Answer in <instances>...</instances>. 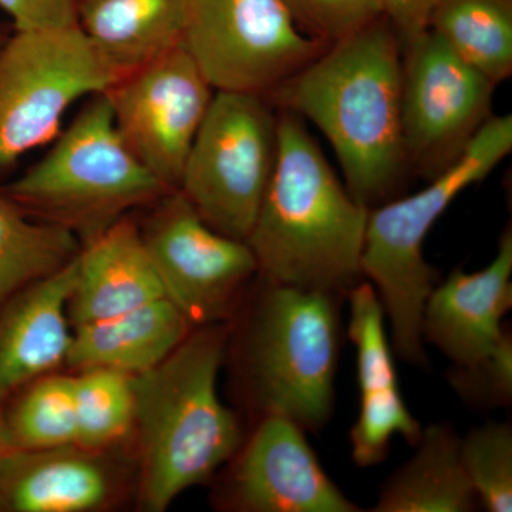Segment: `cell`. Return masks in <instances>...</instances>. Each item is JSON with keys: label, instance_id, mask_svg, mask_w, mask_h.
Instances as JSON below:
<instances>
[{"label": "cell", "instance_id": "obj_3", "mask_svg": "<svg viewBox=\"0 0 512 512\" xmlns=\"http://www.w3.org/2000/svg\"><path fill=\"white\" fill-rule=\"evenodd\" d=\"M227 340L220 323L200 326L160 365L133 376L147 511L163 512L184 491L207 483L242 446L238 416L218 393Z\"/></svg>", "mask_w": 512, "mask_h": 512}, {"label": "cell", "instance_id": "obj_8", "mask_svg": "<svg viewBox=\"0 0 512 512\" xmlns=\"http://www.w3.org/2000/svg\"><path fill=\"white\" fill-rule=\"evenodd\" d=\"M278 160V116L262 94L215 92L177 190L202 220L247 241Z\"/></svg>", "mask_w": 512, "mask_h": 512}, {"label": "cell", "instance_id": "obj_2", "mask_svg": "<svg viewBox=\"0 0 512 512\" xmlns=\"http://www.w3.org/2000/svg\"><path fill=\"white\" fill-rule=\"evenodd\" d=\"M369 208L333 171L305 120L278 114V160L247 238L258 275L278 284L348 295L365 279Z\"/></svg>", "mask_w": 512, "mask_h": 512}, {"label": "cell", "instance_id": "obj_27", "mask_svg": "<svg viewBox=\"0 0 512 512\" xmlns=\"http://www.w3.org/2000/svg\"><path fill=\"white\" fill-rule=\"evenodd\" d=\"M296 25L326 46L335 45L386 18L383 0H285Z\"/></svg>", "mask_w": 512, "mask_h": 512}, {"label": "cell", "instance_id": "obj_25", "mask_svg": "<svg viewBox=\"0 0 512 512\" xmlns=\"http://www.w3.org/2000/svg\"><path fill=\"white\" fill-rule=\"evenodd\" d=\"M74 377L76 444L106 450L134 427L133 376L114 370H83Z\"/></svg>", "mask_w": 512, "mask_h": 512}, {"label": "cell", "instance_id": "obj_23", "mask_svg": "<svg viewBox=\"0 0 512 512\" xmlns=\"http://www.w3.org/2000/svg\"><path fill=\"white\" fill-rule=\"evenodd\" d=\"M82 247L70 229L32 221L0 194V306L26 286L60 271Z\"/></svg>", "mask_w": 512, "mask_h": 512}, {"label": "cell", "instance_id": "obj_6", "mask_svg": "<svg viewBox=\"0 0 512 512\" xmlns=\"http://www.w3.org/2000/svg\"><path fill=\"white\" fill-rule=\"evenodd\" d=\"M49 151L0 194L32 217L97 237L134 208L153 204L168 190L124 143L106 92L89 97Z\"/></svg>", "mask_w": 512, "mask_h": 512}, {"label": "cell", "instance_id": "obj_13", "mask_svg": "<svg viewBox=\"0 0 512 512\" xmlns=\"http://www.w3.org/2000/svg\"><path fill=\"white\" fill-rule=\"evenodd\" d=\"M224 503L244 512H357L333 483L306 440L305 430L281 416L259 419L235 456Z\"/></svg>", "mask_w": 512, "mask_h": 512}, {"label": "cell", "instance_id": "obj_24", "mask_svg": "<svg viewBox=\"0 0 512 512\" xmlns=\"http://www.w3.org/2000/svg\"><path fill=\"white\" fill-rule=\"evenodd\" d=\"M20 390L3 413L12 448L40 450L76 444L73 376L50 373Z\"/></svg>", "mask_w": 512, "mask_h": 512}, {"label": "cell", "instance_id": "obj_21", "mask_svg": "<svg viewBox=\"0 0 512 512\" xmlns=\"http://www.w3.org/2000/svg\"><path fill=\"white\" fill-rule=\"evenodd\" d=\"M460 441L450 424L424 427L413 456L386 478L372 511H477L480 503L461 461Z\"/></svg>", "mask_w": 512, "mask_h": 512}, {"label": "cell", "instance_id": "obj_18", "mask_svg": "<svg viewBox=\"0 0 512 512\" xmlns=\"http://www.w3.org/2000/svg\"><path fill=\"white\" fill-rule=\"evenodd\" d=\"M76 262L67 306L73 328L167 298L141 229L127 217L84 242Z\"/></svg>", "mask_w": 512, "mask_h": 512}, {"label": "cell", "instance_id": "obj_16", "mask_svg": "<svg viewBox=\"0 0 512 512\" xmlns=\"http://www.w3.org/2000/svg\"><path fill=\"white\" fill-rule=\"evenodd\" d=\"M117 467L104 450H18L0 460V512H96L117 500Z\"/></svg>", "mask_w": 512, "mask_h": 512}, {"label": "cell", "instance_id": "obj_1", "mask_svg": "<svg viewBox=\"0 0 512 512\" xmlns=\"http://www.w3.org/2000/svg\"><path fill=\"white\" fill-rule=\"evenodd\" d=\"M328 138L352 197L372 210L409 170L402 136V43L386 18L326 47L269 93Z\"/></svg>", "mask_w": 512, "mask_h": 512}, {"label": "cell", "instance_id": "obj_14", "mask_svg": "<svg viewBox=\"0 0 512 512\" xmlns=\"http://www.w3.org/2000/svg\"><path fill=\"white\" fill-rule=\"evenodd\" d=\"M349 302V339L356 350L360 407L350 430V447L356 466L373 467L390 453L394 436L414 447L420 439L419 421L407 409L394 356L384 326V308L375 286L360 281L346 295Z\"/></svg>", "mask_w": 512, "mask_h": 512}, {"label": "cell", "instance_id": "obj_32", "mask_svg": "<svg viewBox=\"0 0 512 512\" xmlns=\"http://www.w3.org/2000/svg\"><path fill=\"white\" fill-rule=\"evenodd\" d=\"M2 43H3V42H0V46H2Z\"/></svg>", "mask_w": 512, "mask_h": 512}, {"label": "cell", "instance_id": "obj_9", "mask_svg": "<svg viewBox=\"0 0 512 512\" xmlns=\"http://www.w3.org/2000/svg\"><path fill=\"white\" fill-rule=\"evenodd\" d=\"M183 46L215 92L262 96L329 47L299 29L285 0H188Z\"/></svg>", "mask_w": 512, "mask_h": 512}, {"label": "cell", "instance_id": "obj_5", "mask_svg": "<svg viewBox=\"0 0 512 512\" xmlns=\"http://www.w3.org/2000/svg\"><path fill=\"white\" fill-rule=\"evenodd\" d=\"M512 150V116H493L456 163L416 194L372 208L367 221L362 272L375 286L392 326L394 352L409 365L426 367L421 336L427 298L440 272L424 259L430 229L458 195L481 183Z\"/></svg>", "mask_w": 512, "mask_h": 512}, {"label": "cell", "instance_id": "obj_4", "mask_svg": "<svg viewBox=\"0 0 512 512\" xmlns=\"http://www.w3.org/2000/svg\"><path fill=\"white\" fill-rule=\"evenodd\" d=\"M259 279L238 343L248 402L259 419L281 416L305 431L323 429L335 409L346 296Z\"/></svg>", "mask_w": 512, "mask_h": 512}, {"label": "cell", "instance_id": "obj_31", "mask_svg": "<svg viewBox=\"0 0 512 512\" xmlns=\"http://www.w3.org/2000/svg\"><path fill=\"white\" fill-rule=\"evenodd\" d=\"M13 450L12 444H10L8 429H6L5 417L3 412L0 410V460Z\"/></svg>", "mask_w": 512, "mask_h": 512}, {"label": "cell", "instance_id": "obj_11", "mask_svg": "<svg viewBox=\"0 0 512 512\" xmlns=\"http://www.w3.org/2000/svg\"><path fill=\"white\" fill-rule=\"evenodd\" d=\"M106 94L131 153L164 187L177 190L215 94L183 43L124 74Z\"/></svg>", "mask_w": 512, "mask_h": 512}, {"label": "cell", "instance_id": "obj_12", "mask_svg": "<svg viewBox=\"0 0 512 512\" xmlns=\"http://www.w3.org/2000/svg\"><path fill=\"white\" fill-rule=\"evenodd\" d=\"M141 235L165 296L194 328L228 318L239 293L258 275L247 242L211 228L181 191L158 200Z\"/></svg>", "mask_w": 512, "mask_h": 512}, {"label": "cell", "instance_id": "obj_17", "mask_svg": "<svg viewBox=\"0 0 512 512\" xmlns=\"http://www.w3.org/2000/svg\"><path fill=\"white\" fill-rule=\"evenodd\" d=\"M76 258L0 306V402L66 363L73 338L67 306L76 284Z\"/></svg>", "mask_w": 512, "mask_h": 512}, {"label": "cell", "instance_id": "obj_15", "mask_svg": "<svg viewBox=\"0 0 512 512\" xmlns=\"http://www.w3.org/2000/svg\"><path fill=\"white\" fill-rule=\"evenodd\" d=\"M512 308V229L481 271L456 269L434 286L421 319L424 343L436 346L453 365H468L493 352L507 330L501 320Z\"/></svg>", "mask_w": 512, "mask_h": 512}, {"label": "cell", "instance_id": "obj_20", "mask_svg": "<svg viewBox=\"0 0 512 512\" xmlns=\"http://www.w3.org/2000/svg\"><path fill=\"white\" fill-rule=\"evenodd\" d=\"M188 0H79L77 26L119 77L183 43Z\"/></svg>", "mask_w": 512, "mask_h": 512}, {"label": "cell", "instance_id": "obj_19", "mask_svg": "<svg viewBox=\"0 0 512 512\" xmlns=\"http://www.w3.org/2000/svg\"><path fill=\"white\" fill-rule=\"evenodd\" d=\"M194 329L168 298L74 326L66 363L77 372L106 369L138 376L171 355Z\"/></svg>", "mask_w": 512, "mask_h": 512}, {"label": "cell", "instance_id": "obj_22", "mask_svg": "<svg viewBox=\"0 0 512 512\" xmlns=\"http://www.w3.org/2000/svg\"><path fill=\"white\" fill-rule=\"evenodd\" d=\"M429 29L494 84L512 74V0H441Z\"/></svg>", "mask_w": 512, "mask_h": 512}, {"label": "cell", "instance_id": "obj_26", "mask_svg": "<svg viewBox=\"0 0 512 512\" xmlns=\"http://www.w3.org/2000/svg\"><path fill=\"white\" fill-rule=\"evenodd\" d=\"M461 461L478 503L490 512L512 511V427L490 421L460 441Z\"/></svg>", "mask_w": 512, "mask_h": 512}, {"label": "cell", "instance_id": "obj_28", "mask_svg": "<svg viewBox=\"0 0 512 512\" xmlns=\"http://www.w3.org/2000/svg\"><path fill=\"white\" fill-rule=\"evenodd\" d=\"M448 383L460 399L478 410L510 407L512 403V336L505 333L493 352L468 365H453Z\"/></svg>", "mask_w": 512, "mask_h": 512}, {"label": "cell", "instance_id": "obj_7", "mask_svg": "<svg viewBox=\"0 0 512 512\" xmlns=\"http://www.w3.org/2000/svg\"><path fill=\"white\" fill-rule=\"evenodd\" d=\"M119 79L79 26L15 30L0 46V178L59 136L74 103Z\"/></svg>", "mask_w": 512, "mask_h": 512}, {"label": "cell", "instance_id": "obj_29", "mask_svg": "<svg viewBox=\"0 0 512 512\" xmlns=\"http://www.w3.org/2000/svg\"><path fill=\"white\" fill-rule=\"evenodd\" d=\"M18 32L76 28L79 0H0Z\"/></svg>", "mask_w": 512, "mask_h": 512}, {"label": "cell", "instance_id": "obj_10", "mask_svg": "<svg viewBox=\"0 0 512 512\" xmlns=\"http://www.w3.org/2000/svg\"><path fill=\"white\" fill-rule=\"evenodd\" d=\"M497 84L427 30L402 47V136L409 170L431 181L493 114Z\"/></svg>", "mask_w": 512, "mask_h": 512}, {"label": "cell", "instance_id": "obj_30", "mask_svg": "<svg viewBox=\"0 0 512 512\" xmlns=\"http://www.w3.org/2000/svg\"><path fill=\"white\" fill-rule=\"evenodd\" d=\"M384 13L402 47L429 30L431 15L441 0H383Z\"/></svg>", "mask_w": 512, "mask_h": 512}]
</instances>
